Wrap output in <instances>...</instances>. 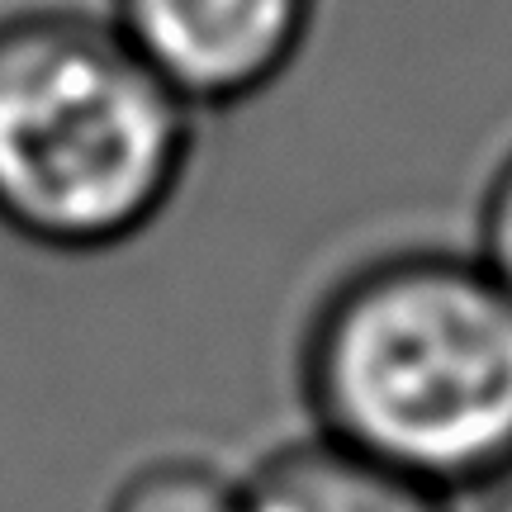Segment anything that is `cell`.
<instances>
[{
	"label": "cell",
	"instance_id": "1",
	"mask_svg": "<svg viewBox=\"0 0 512 512\" xmlns=\"http://www.w3.org/2000/svg\"><path fill=\"white\" fill-rule=\"evenodd\" d=\"M318 437L479 494L512 470V290L475 247H389L337 275L299 332Z\"/></svg>",
	"mask_w": 512,
	"mask_h": 512
},
{
	"label": "cell",
	"instance_id": "2",
	"mask_svg": "<svg viewBox=\"0 0 512 512\" xmlns=\"http://www.w3.org/2000/svg\"><path fill=\"white\" fill-rule=\"evenodd\" d=\"M200 138L190 110L105 10L0 15V228L57 256L143 238L181 195Z\"/></svg>",
	"mask_w": 512,
	"mask_h": 512
},
{
	"label": "cell",
	"instance_id": "3",
	"mask_svg": "<svg viewBox=\"0 0 512 512\" xmlns=\"http://www.w3.org/2000/svg\"><path fill=\"white\" fill-rule=\"evenodd\" d=\"M323 0H105L124 43L190 110H233L275 81L313 43Z\"/></svg>",
	"mask_w": 512,
	"mask_h": 512
},
{
	"label": "cell",
	"instance_id": "4",
	"mask_svg": "<svg viewBox=\"0 0 512 512\" xmlns=\"http://www.w3.org/2000/svg\"><path fill=\"white\" fill-rule=\"evenodd\" d=\"M238 512H451V498L309 432L238 475Z\"/></svg>",
	"mask_w": 512,
	"mask_h": 512
},
{
	"label": "cell",
	"instance_id": "5",
	"mask_svg": "<svg viewBox=\"0 0 512 512\" xmlns=\"http://www.w3.org/2000/svg\"><path fill=\"white\" fill-rule=\"evenodd\" d=\"M105 512H238V475L209 456H152L114 484Z\"/></svg>",
	"mask_w": 512,
	"mask_h": 512
},
{
	"label": "cell",
	"instance_id": "6",
	"mask_svg": "<svg viewBox=\"0 0 512 512\" xmlns=\"http://www.w3.org/2000/svg\"><path fill=\"white\" fill-rule=\"evenodd\" d=\"M475 252L512 290V147L494 162L475 204Z\"/></svg>",
	"mask_w": 512,
	"mask_h": 512
},
{
	"label": "cell",
	"instance_id": "7",
	"mask_svg": "<svg viewBox=\"0 0 512 512\" xmlns=\"http://www.w3.org/2000/svg\"><path fill=\"white\" fill-rule=\"evenodd\" d=\"M479 494H489L484 512H512V470H503V475H498L489 489H479Z\"/></svg>",
	"mask_w": 512,
	"mask_h": 512
}]
</instances>
